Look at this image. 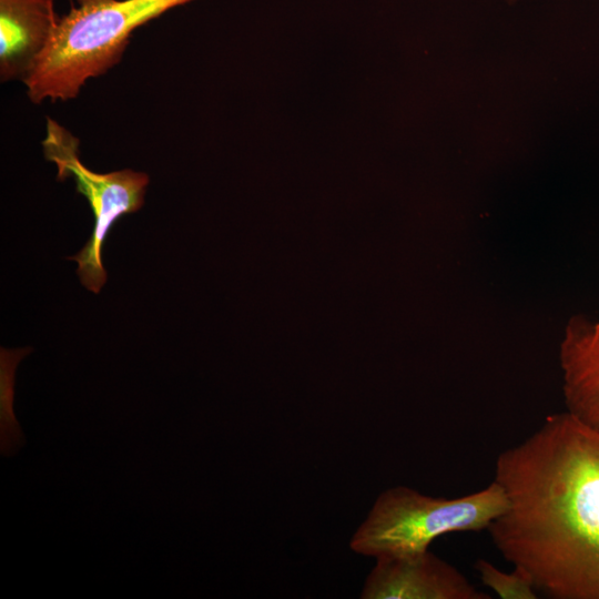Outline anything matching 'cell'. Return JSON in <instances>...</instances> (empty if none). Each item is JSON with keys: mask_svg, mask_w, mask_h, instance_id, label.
<instances>
[{"mask_svg": "<svg viewBox=\"0 0 599 599\" xmlns=\"http://www.w3.org/2000/svg\"><path fill=\"white\" fill-rule=\"evenodd\" d=\"M481 582L501 599H537L538 591L519 570L505 572L485 559L475 565Z\"/></svg>", "mask_w": 599, "mask_h": 599, "instance_id": "cell-9", "label": "cell"}, {"mask_svg": "<svg viewBox=\"0 0 599 599\" xmlns=\"http://www.w3.org/2000/svg\"><path fill=\"white\" fill-rule=\"evenodd\" d=\"M363 599H490L454 566L428 550L406 557H379Z\"/></svg>", "mask_w": 599, "mask_h": 599, "instance_id": "cell-5", "label": "cell"}, {"mask_svg": "<svg viewBox=\"0 0 599 599\" xmlns=\"http://www.w3.org/2000/svg\"><path fill=\"white\" fill-rule=\"evenodd\" d=\"M505 1H507L509 4H514L516 3L517 0H505Z\"/></svg>", "mask_w": 599, "mask_h": 599, "instance_id": "cell-10", "label": "cell"}, {"mask_svg": "<svg viewBox=\"0 0 599 599\" xmlns=\"http://www.w3.org/2000/svg\"><path fill=\"white\" fill-rule=\"evenodd\" d=\"M42 146L45 159L58 169L57 179L73 177L77 192L88 200L92 210V234L82 250L68 260L78 263L81 284L98 294L106 282L102 262L105 238L121 216L142 207L149 175L131 169L109 173L91 171L80 160L78 138L51 118L47 119Z\"/></svg>", "mask_w": 599, "mask_h": 599, "instance_id": "cell-4", "label": "cell"}, {"mask_svg": "<svg viewBox=\"0 0 599 599\" xmlns=\"http://www.w3.org/2000/svg\"><path fill=\"white\" fill-rule=\"evenodd\" d=\"M193 0H77L23 80L31 102L68 101L120 62L132 32Z\"/></svg>", "mask_w": 599, "mask_h": 599, "instance_id": "cell-2", "label": "cell"}, {"mask_svg": "<svg viewBox=\"0 0 599 599\" xmlns=\"http://www.w3.org/2000/svg\"><path fill=\"white\" fill-rule=\"evenodd\" d=\"M560 362L567 412L599 432V321H570Z\"/></svg>", "mask_w": 599, "mask_h": 599, "instance_id": "cell-7", "label": "cell"}, {"mask_svg": "<svg viewBox=\"0 0 599 599\" xmlns=\"http://www.w3.org/2000/svg\"><path fill=\"white\" fill-rule=\"evenodd\" d=\"M23 354L20 351H2L1 356L0 451L7 457L14 455L26 441L12 407L14 368Z\"/></svg>", "mask_w": 599, "mask_h": 599, "instance_id": "cell-8", "label": "cell"}, {"mask_svg": "<svg viewBox=\"0 0 599 599\" xmlns=\"http://www.w3.org/2000/svg\"><path fill=\"white\" fill-rule=\"evenodd\" d=\"M507 509L487 528L515 569L555 599H599V432L548 416L499 454Z\"/></svg>", "mask_w": 599, "mask_h": 599, "instance_id": "cell-1", "label": "cell"}, {"mask_svg": "<svg viewBox=\"0 0 599 599\" xmlns=\"http://www.w3.org/2000/svg\"><path fill=\"white\" fill-rule=\"evenodd\" d=\"M507 506L505 491L495 480L479 491L457 498L393 487L378 496L353 535L351 548L374 558L418 555L441 535L487 529Z\"/></svg>", "mask_w": 599, "mask_h": 599, "instance_id": "cell-3", "label": "cell"}, {"mask_svg": "<svg viewBox=\"0 0 599 599\" xmlns=\"http://www.w3.org/2000/svg\"><path fill=\"white\" fill-rule=\"evenodd\" d=\"M59 20L52 0H0L1 81L27 78Z\"/></svg>", "mask_w": 599, "mask_h": 599, "instance_id": "cell-6", "label": "cell"}]
</instances>
